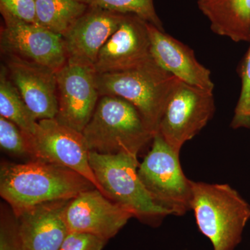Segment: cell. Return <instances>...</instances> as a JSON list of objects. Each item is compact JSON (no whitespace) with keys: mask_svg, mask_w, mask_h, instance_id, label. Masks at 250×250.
Instances as JSON below:
<instances>
[{"mask_svg":"<svg viewBox=\"0 0 250 250\" xmlns=\"http://www.w3.org/2000/svg\"><path fill=\"white\" fill-rule=\"evenodd\" d=\"M89 6H96L119 13L138 16L164 31L162 21L156 13L154 0H78Z\"/></svg>","mask_w":250,"mask_h":250,"instance_id":"cell-20","label":"cell"},{"mask_svg":"<svg viewBox=\"0 0 250 250\" xmlns=\"http://www.w3.org/2000/svg\"><path fill=\"white\" fill-rule=\"evenodd\" d=\"M0 11L24 22L36 23L35 0H0Z\"/></svg>","mask_w":250,"mask_h":250,"instance_id":"cell-25","label":"cell"},{"mask_svg":"<svg viewBox=\"0 0 250 250\" xmlns=\"http://www.w3.org/2000/svg\"><path fill=\"white\" fill-rule=\"evenodd\" d=\"M190 202L199 229L213 250H234L250 220V205L227 184L191 182Z\"/></svg>","mask_w":250,"mask_h":250,"instance_id":"cell-2","label":"cell"},{"mask_svg":"<svg viewBox=\"0 0 250 250\" xmlns=\"http://www.w3.org/2000/svg\"><path fill=\"white\" fill-rule=\"evenodd\" d=\"M148 31L151 54L159 66L188 84L213 91L210 70L198 62L192 49L149 23Z\"/></svg>","mask_w":250,"mask_h":250,"instance_id":"cell-15","label":"cell"},{"mask_svg":"<svg viewBox=\"0 0 250 250\" xmlns=\"http://www.w3.org/2000/svg\"><path fill=\"white\" fill-rule=\"evenodd\" d=\"M3 24L0 47L4 55L15 56L58 72L66 64L63 37L36 23L24 22L0 11Z\"/></svg>","mask_w":250,"mask_h":250,"instance_id":"cell-9","label":"cell"},{"mask_svg":"<svg viewBox=\"0 0 250 250\" xmlns=\"http://www.w3.org/2000/svg\"><path fill=\"white\" fill-rule=\"evenodd\" d=\"M0 250H27L20 232L17 217L9 205L1 207Z\"/></svg>","mask_w":250,"mask_h":250,"instance_id":"cell-23","label":"cell"},{"mask_svg":"<svg viewBox=\"0 0 250 250\" xmlns=\"http://www.w3.org/2000/svg\"><path fill=\"white\" fill-rule=\"evenodd\" d=\"M24 135L30 160L44 161L71 169L90 181L106 197L92 170L89 149L82 132L53 118L38 121L34 132Z\"/></svg>","mask_w":250,"mask_h":250,"instance_id":"cell-7","label":"cell"},{"mask_svg":"<svg viewBox=\"0 0 250 250\" xmlns=\"http://www.w3.org/2000/svg\"><path fill=\"white\" fill-rule=\"evenodd\" d=\"M150 49L148 22L126 14L100 49L93 67L99 75L131 70L152 59Z\"/></svg>","mask_w":250,"mask_h":250,"instance_id":"cell-12","label":"cell"},{"mask_svg":"<svg viewBox=\"0 0 250 250\" xmlns=\"http://www.w3.org/2000/svg\"><path fill=\"white\" fill-rule=\"evenodd\" d=\"M0 116L17 125L26 135L34 132L39 121L10 80L5 65L1 67L0 72Z\"/></svg>","mask_w":250,"mask_h":250,"instance_id":"cell-19","label":"cell"},{"mask_svg":"<svg viewBox=\"0 0 250 250\" xmlns=\"http://www.w3.org/2000/svg\"><path fill=\"white\" fill-rule=\"evenodd\" d=\"M178 80L153 59L131 70L97 76L100 96L119 97L132 104L154 136Z\"/></svg>","mask_w":250,"mask_h":250,"instance_id":"cell-4","label":"cell"},{"mask_svg":"<svg viewBox=\"0 0 250 250\" xmlns=\"http://www.w3.org/2000/svg\"><path fill=\"white\" fill-rule=\"evenodd\" d=\"M4 57L10 80L36 119L55 118L59 110L57 72L15 56Z\"/></svg>","mask_w":250,"mask_h":250,"instance_id":"cell-13","label":"cell"},{"mask_svg":"<svg viewBox=\"0 0 250 250\" xmlns=\"http://www.w3.org/2000/svg\"><path fill=\"white\" fill-rule=\"evenodd\" d=\"M36 23L63 37L88 8L78 0H35Z\"/></svg>","mask_w":250,"mask_h":250,"instance_id":"cell-18","label":"cell"},{"mask_svg":"<svg viewBox=\"0 0 250 250\" xmlns=\"http://www.w3.org/2000/svg\"><path fill=\"white\" fill-rule=\"evenodd\" d=\"M215 111L213 91L177 81L159 125V134L175 152L198 134Z\"/></svg>","mask_w":250,"mask_h":250,"instance_id":"cell-8","label":"cell"},{"mask_svg":"<svg viewBox=\"0 0 250 250\" xmlns=\"http://www.w3.org/2000/svg\"><path fill=\"white\" fill-rule=\"evenodd\" d=\"M150 150L138 168L140 179L156 205L170 215H183L191 210L192 180L184 174L179 153L156 134Z\"/></svg>","mask_w":250,"mask_h":250,"instance_id":"cell-6","label":"cell"},{"mask_svg":"<svg viewBox=\"0 0 250 250\" xmlns=\"http://www.w3.org/2000/svg\"><path fill=\"white\" fill-rule=\"evenodd\" d=\"M95 188L75 171L57 164L39 160L1 163L0 195L16 215L45 202L72 200Z\"/></svg>","mask_w":250,"mask_h":250,"instance_id":"cell-1","label":"cell"},{"mask_svg":"<svg viewBox=\"0 0 250 250\" xmlns=\"http://www.w3.org/2000/svg\"><path fill=\"white\" fill-rule=\"evenodd\" d=\"M134 215L110 200L97 188L81 192L69 202L65 211L70 232L90 233L108 241Z\"/></svg>","mask_w":250,"mask_h":250,"instance_id":"cell-11","label":"cell"},{"mask_svg":"<svg viewBox=\"0 0 250 250\" xmlns=\"http://www.w3.org/2000/svg\"><path fill=\"white\" fill-rule=\"evenodd\" d=\"M70 200L45 202L16 215L27 250H59L69 231L65 211Z\"/></svg>","mask_w":250,"mask_h":250,"instance_id":"cell-16","label":"cell"},{"mask_svg":"<svg viewBox=\"0 0 250 250\" xmlns=\"http://www.w3.org/2000/svg\"><path fill=\"white\" fill-rule=\"evenodd\" d=\"M82 134L90 152L136 157L154 138L137 108L112 95L100 97Z\"/></svg>","mask_w":250,"mask_h":250,"instance_id":"cell-3","label":"cell"},{"mask_svg":"<svg viewBox=\"0 0 250 250\" xmlns=\"http://www.w3.org/2000/svg\"><path fill=\"white\" fill-rule=\"evenodd\" d=\"M0 146L4 152L18 158L30 159L27 141L21 129L12 122L0 117Z\"/></svg>","mask_w":250,"mask_h":250,"instance_id":"cell-22","label":"cell"},{"mask_svg":"<svg viewBox=\"0 0 250 250\" xmlns=\"http://www.w3.org/2000/svg\"><path fill=\"white\" fill-rule=\"evenodd\" d=\"M90 164L106 197L142 221L154 222L168 210L156 205L140 179L138 157L128 154L89 152Z\"/></svg>","mask_w":250,"mask_h":250,"instance_id":"cell-5","label":"cell"},{"mask_svg":"<svg viewBox=\"0 0 250 250\" xmlns=\"http://www.w3.org/2000/svg\"><path fill=\"white\" fill-rule=\"evenodd\" d=\"M197 4L214 34L250 42V0H197Z\"/></svg>","mask_w":250,"mask_h":250,"instance_id":"cell-17","label":"cell"},{"mask_svg":"<svg viewBox=\"0 0 250 250\" xmlns=\"http://www.w3.org/2000/svg\"><path fill=\"white\" fill-rule=\"evenodd\" d=\"M239 75L241 80V93L231 126L235 129H250V45L240 65Z\"/></svg>","mask_w":250,"mask_h":250,"instance_id":"cell-21","label":"cell"},{"mask_svg":"<svg viewBox=\"0 0 250 250\" xmlns=\"http://www.w3.org/2000/svg\"><path fill=\"white\" fill-rule=\"evenodd\" d=\"M107 241L83 232H69L59 250H103Z\"/></svg>","mask_w":250,"mask_h":250,"instance_id":"cell-24","label":"cell"},{"mask_svg":"<svg viewBox=\"0 0 250 250\" xmlns=\"http://www.w3.org/2000/svg\"><path fill=\"white\" fill-rule=\"evenodd\" d=\"M125 15L88 6L63 36L67 62L93 67L100 49L117 30Z\"/></svg>","mask_w":250,"mask_h":250,"instance_id":"cell-14","label":"cell"},{"mask_svg":"<svg viewBox=\"0 0 250 250\" xmlns=\"http://www.w3.org/2000/svg\"><path fill=\"white\" fill-rule=\"evenodd\" d=\"M97 76L94 67L67 62L57 72V121L83 131L101 97Z\"/></svg>","mask_w":250,"mask_h":250,"instance_id":"cell-10","label":"cell"},{"mask_svg":"<svg viewBox=\"0 0 250 250\" xmlns=\"http://www.w3.org/2000/svg\"></svg>","mask_w":250,"mask_h":250,"instance_id":"cell-26","label":"cell"}]
</instances>
